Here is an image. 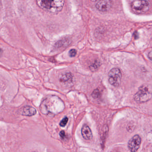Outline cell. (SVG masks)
<instances>
[{"instance_id":"cell-1","label":"cell","mask_w":152,"mask_h":152,"mask_svg":"<svg viewBox=\"0 0 152 152\" xmlns=\"http://www.w3.org/2000/svg\"><path fill=\"white\" fill-rule=\"evenodd\" d=\"M65 104L62 99L55 96L46 97L41 103L40 109L44 115H55L64 110Z\"/></svg>"},{"instance_id":"cell-2","label":"cell","mask_w":152,"mask_h":152,"mask_svg":"<svg viewBox=\"0 0 152 152\" xmlns=\"http://www.w3.org/2000/svg\"><path fill=\"white\" fill-rule=\"evenodd\" d=\"M39 6L44 10L52 13H57L61 11L64 5L65 1L63 0H41L37 1Z\"/></svg>"},{"instance_id":"cell-3","label":"cell","mask_w":152,"mask_h":152,"mask_svg":"<svg viewBox=\"0 0 152 152\" xmlns=\"http://www.w3.org/2000/svg\"><path fill=\"white\" fill-rule=\"evenodd\" d=\"M152 97V86L147 84L141 85L134 97L135 101L139 103L147 102Z\"/></svg>"},{"instance_id":"cell-4","label":"cell","mask_w":152,"mask_h":152,"mask_svg":"<svg viewBox=\"0 0 152 152\" xmlns=\"http://www.w3.org/2000/svg\"><path fill=\"white\" fill-rule=\"evenodd\" d=\"M149 2L147 1L135 0L131 4V8L134 13L143 14L146 12L149 8Z\"/></svg>"},{"instance_id":"cell-5","label":"cell","mask_w":152,"mask_h":152,"mask_svg":"<svg viewBox=\"0 0 152 152\" xmlns=\"http://www.w3.org/2000/svg\"><path fill=\"white\" fill-rule=\"evenodd\" d=\"M109 83L113 86H119L121 83L122 74L120 70L118 68H114L111 70L108 74Z\"/></svg>"},{"instance_id":"cell-6","label":"cell","mask_w":152,"mask_h":152,"mask_svg":"<svg viewBox=\"0 0 152 152\" xmlns=\"http://www.w3.org/2000/svg\"><path fill=\"white\" fill-rule=\"evenodd\" d=\"M141 143V138L139 135H136L130 140L128 146L130 151L136 152L139 148Z\"/></svg>"},{"instance_id":"cell-7","label":"cell","mask_w":152,"mask_h":152,"mask_svg":"<svg viewBox=\"0 0 152 152\" xmlns=\"http://www.w3.org/2000/svg\"><path fill=\"white\" fill-rule=\"evenodd\" d=\"M95 6L97 9L101 12H107L111 7L112 1L109 0H100L96 1Z\"/></svg>"},{"instance_id":"cell-8","label":"cell","mask_w":152,"mask_h":152,"mask_svg":"<svg viewBox=\"0 0 152 152\" xmlns=\"http://www.w3.org/2000/svg\"><path fill=\"white\" fill-rule=\"evenodd\" d=\"M73 79V76L70 72L64 73L59 77L60 82L65 85H70L72 84Z\"/></svg>"},{"instance_id":"cell-9","label":"cell","mask_w":152,"mask_h":152,"mask_svg":"<svg viewBox=\"0 0 152 152\" xmlns=\"http://www.w3.org/2000/svg\"><path fill=\"white\" fill-rule=\"evenodd\" d=\"M21 115L27 117H31L34 116L37 113V111L35 108L32 107L27 106L23 107L21 108Z\"/></svg>"},{"instance_id":"cell-10","label":"cell","mask_w":152,"mask_h":152,"mask_svg":"<svg viewBox=\"0 0 152 152\" xmlns=\"http://www.w3.org/2000/svg\"><path fill=\"white\" fill-rule=\"evenodd\" d=\"M81 133L83 138L86 140H90L92 138V134L91 130L87 125H84L82 128Z\"/></svg>"},{"instance_id":"cell-11","label":"cell","mask_w":152,"mask_h":152,"mask_svg":"<svg viewBox=\"0 0 152 152\" xmlns=\"http://www.w3.org/2000/svg\"><path fill=\"white\" fill-rule=\"evenodd\" d=\"M70 39H69V38H65V39H62L57 42L55 46L57 48H61L63 46L64 47H66L70 45Z\"/></svg>"},{"instance_id":"cell-12","label":"cell","mask_w":152,"mask_h":152,"mask_svg":"<svg viewBox=\"0 0 152 152\" xmlns=\"http://www.w3.org/2000/svg\"><path fill=\"white\" fill-rule=\"evenodd\" d=\"M100 65V62L98 60H96L95 62H93L90 65V68L91 71H95L98 70Z\"/></svg>"},{"instance_id":"cell-13","label":"cell","mask_w":152,"mask_h":152,"mask_svg":"<svg viewBox=\"0 0 152 152\" xmlns=\"http://www.w3.org/2000/svg\"><path fill=\"white\" fill-rule=\"evenodd\" d=\"M100 91L98 89H96L92 91V93L91 96L94 99L98 98L100 96Z\"/></svg>"},{"instance_id":"cell-14","label":"cell","mask_w":152,"mask_h":152,"mask_svg":"<svg viewBox=\"0 0 152 152\" xmlns=\"http://www.w3.org/2000/svg\"><path fill=\"white\" fill-rule=\"evenodd\" d=\"M68 121V118H67V117H65L62 120V121L60 122V125L61 126V127H64L66 125Z\"/></svg>"},{"instance_id":"cell-15","label":"cell","mask_w":152,"mask_h":152,"mask_svg":"<svg viewBox=\"0 0 152 152\" xmlns=\"http://www.w3.org/2000/svg\"><path fill=\"white\" fill-rule=\"evenodd\" d=\"M77 54V50L74 49L70 50L69 52V55L70 57H74Z\"/></svg>"},{"instance_id":"cell-16","label":"cell","mask_w":152,"mask_h":152,"mask_svg":"<svg viewBox=\"0 0 152 152\" xmlns=\"http://www.w3.org/2000/svg\"><path fill=\"white\" fill-rule=\"evenodd\" d=\"M134 128V126H133V125L131 124H129V125H128L127 126V128L128 131L130 132H132L133 131Z\"/></svg>"},{"instance_id":"cell-17","label":"cell","mask_w":152,"mask_h":152,"mask_svg":"<svg viewBox=\"0 0 152 152\" xmlns=\"http://www.w3.org/2000/svg\"><path fill=\"white\" fill-rule=\"evenodd\" d=\"M59 135H60L61 138L63 139L65 138V137H66V135H65V133L64 131H62L60 132Z\"/></svg>"},{"instance_id":"cell-18","label":"cell","mask_w":152,"mask_h":152,"mask_svg":"<svg viewBox=\"0 0 152 152\" xmlns=\"http://www.w3.org/2000/svg\"><path fill=\"white\" fill-rule=\"evenodd\" d=\"M148 57L151 61H152V50L150 51L148 54Z\"/></svg>"},{"instance_id":"cell-19","label":"cell","mask_w":152,"mask_h":152,"mask_svg":"<svg viewBox=\"0 0 152 152\" xmlns=\"http://www.w3.org/2000/svg\"><path fill=\"white\" fill-rule=\"evenodd\" d=\"M2 53H3V50L1 49L0 48V57L2 55Z\"/></svg>"}]
</instances>
